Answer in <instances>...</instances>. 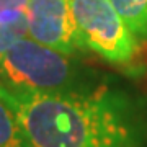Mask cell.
<instances>
[{
	"label": "cell",
	"mask_w": 147,
	"mask_h": 147,
	"mask_svg": "<svg viewBox=\"0 0 147 147\" xmlns=\"http://www.w3.org/2000/svg\"><path fill=\"white\" fill-rule=\"evenodd\" d=\"M70 7L85 49L111 64L132 61L137 39L110 0H70Z\"/></svg>",
	"instance_id": "cell-3"
},
{
	"label": "cell",
	"mask_w": 147,
	"mask_h": 147,
	"mask_svg": "<svg viewBox=\"0 0 147 147\" xmlns=\"http://www.w3.org/2000/svg\"><path fill=\"white\" fill-rule=\"evenodd\" d=\"M0 147H26L15 108L0 84Z\"/></svg>",
	"instance_id": "cell-6"
},
{
	"label": "cell",
	"mask_w": 147,
	"mask_h": 147,
	"mask_svg": "<svg viewBox=\"0 0 147 147\" xmlns=\"http://www.w3.org/2000/svg\"><path fill=\"white\" fill-rule=\"evenodd\" d=\"M28 36L33 41L70 56H77L85 49L70 0H30Z\"/></svg>",
	"instance_id": "cell-4"
},
{
	"label": "cell",
	"mask_w": 147,
	"mask_h": 147,
	"mask_svg": "<svg viewBox=\"0 0 147 147\" xmlns=\"http://www.w3.org/2000/svg\"><path fill=\"white\" fill-rule=\"evenodd\" d=\"M28 34V13L13 23L0 21V62L10 51V47Z\"/></svg>",
	"instance_id": "cell-7"
},
{
	"label": "cell",
	"mask_w": 147,
	"mask_h": 147,
	"mask_svg": "<svg viewBox=\"0 0 147 147\" xmlns=\"http://www.w3.org/2000/svg\"><path fill=\"white\" fill-rule=\"evenodd\" d=\"M30 0H0V21L13 23L28 13Z\"/></svg>",
	"instance_id": "cell-8"
},
{
	"label": "cell",
	"mask_w": 147,
	"mask_h": 147,
	"mask_svg": "<svg viewBox=\"0 0 147 147\" xmlns=\"http://www.w3.org/2000/svg\"><path fill=\"white\" fill-rule=\"evenodd\" d=\"M2 87L26 147H147V100L115 80L53 93Z\"/></svg>",
	"instance_id": "cell-1"
},
{
	"label": "cell",
	"mask_w": 147,
	"mask_h": 147,
	"mask_svg": "<svg viewBox=\"0 0 147 147\" xmlns=\"http://www.w3.org/2000/svg\"><path fill=\"white\" fill-rule=\"evenodd\" d=\"M93 80V72L80 65L75 56L30 38L15 42L0 62V82L15 90L53 93L79 88Z\"/></svg>",
	"instance_id": "cell-2"
},
{
	"label": "cell",
	"mask_w": 147,
	"mask_h": 147,
	"mask_svg": "<svg viewBox=\"0 0 147 147\" xmlns=\"http://www.w3.org/2000/svg\"><path fill=\"white\" fill-rule=\"evenodd\" d=\"M137 41H147V0H110Z\"/></svg>",
	"instance_id": "cell-5"
}]
</instances>
